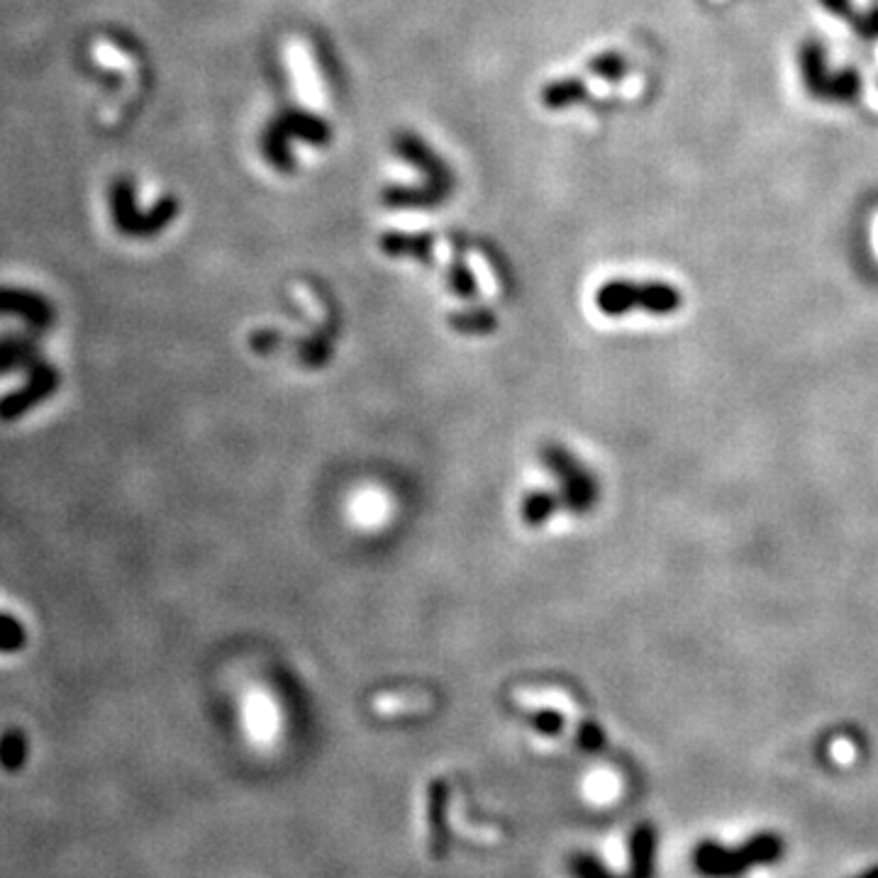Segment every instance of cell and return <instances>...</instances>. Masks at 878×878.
Returning a JSON list of instances; mask_svg holds the SVG:
<instances>
[{
	"label": "cell",
	"mask_w": 878,
	"mask_h": 878,
	"mask_svg": "<svg viewBox=\"0 0 878 878\" xmlns=\"http://www.w3.org/2000/svg\"><path fill=\"white\" fill-rule=\"evenodd\" d=\"M596 305L600 313L618 318L630 310L642 308L652 315H669L681 305V296L676 288L666 283H632V281H613L605 283L598 291Z\"/></svg>",
	"instance_id": "1"
},
{
	"label": "cell",
	"mask_w": 878,
	"mask_h": 878,
	"mask_svg": "<svg viewBox=\"0 0 878 878\" xmlns=\"http://www.w3.org/2000/svg\"><path fill=\"white\" fill-rule=\"evenodd\" d=\"M539 457H542L544 466L552 471L554 479L559 481L561 488L559 498L561 505H566L564 510L583 515L596 505L598 500L596 476H593L591 471H588L586 466L569 452V449L559 447V444H544Z\"/></svg>",
	"instance_id": "2"
},
{
	"label": "cell",
	"mask_w": 878,
	"mask_h": 878,
	"mask_svg": "<svg viewBox=\"0 0 878 878\" xmlns=\"http://www.w3.org/2000/svg\"><path fill=\"white\" fill-rule=\"evenodd\" d=\"M61 383V374L54 366L49 364H35L30 369V381L25 386L18 388V391L8 393L5 398H0V420L3 422H13L22 418V415L30 413L35 405H40L52 396L54 391L59 388Z\"/></svg>",
	"instance_id": "3"
},
{
	"label": "cell",
	"mask_w": 878,
	"mask_h": 878,
	"mask_svg": "<svg viewBox=\"0 0 878 878\" xmlns=\"http://www.w3.org/2000/svg\"><path fill=\"white\" fill-rule=\"evenodd\" d=\"M0 315L25 320L35 330H47L54 322V308L47 298L27 288L0 286Z\"/></svg>",
	"instance_id": "4"
},
{
	"label": "cell",
	"mask_w": 878,
	"mask_h": 878,
	"mask_svg": "<svg viewBox=\"0 0 878 878\" xmlns=\"http://www.w3.org/2000/svg\"><path fill=\"white\" fill-rule=\"evenodd\" d=\"M693 864L708 878H737L752 869L742 849H727L718 842H700L693 854Z\"/></svg>",
	"instance_id": "5"
},
{
	"label": "cell",
	"mask_w": 878,
	"mask_h": 878,
	"mask_svg": "<svg viewBox=\"0 0 878 878\" xmlns=\"http://www.w3.org/2000/svg\"><path fill=\"white\" fill-rule=\"evenodd\" d=\"M108 203H110V218H113V225L118 227L125 237H135L142 213L137 210L135 188H132L130 179H118L113 186H110Z\"/></svg>",
	"instance_id": "6"
},
{
	"label": "cell",
	"mask_w": 878,
	"mask_h": 878,
	"mask_svg": "<svg viewBox=\"0 0 878 878\" xmlns=\"http://www.w3.org/2000/svg\"><path fill=\"white\" fill-rule=\"evenodd\" d=\"M561 508H564V505H561V498L554 496V493L547 491L527 493L520 503V520L525 522L527 527H542L544 522L552 520Z\"/></svg>",
	"instance_id": "7"
},
{
	"label": "cell",
	"mask_w": 878,
	"mask_h": 878,
	"mask_svg": "<svg viewBox=\"0 0 878 878\" xmlns=\"http://www.w3.org/2000/svg\"><path fill=\"white\" fill-rule=\"evenodd\" d=\"M742 854L747 857L749 866H766V864H776L786 852V844L779 835L774 832H761V835L749 837L747 842L742 844Z\"/></svg>",
	"instance_id": "8"
},
{
	"label": "cell",
	"mask_w": 878,
	"mask_h": 878,
	"mask_svg": "<svg viewBox=\"0 0 878 878\" xmlns=\"http://www.w3.org/2000/svg\"><path fill=\"white\" fill-rule=\"evenodd\" d=\"M35 344L22 337H10L0 342V374L18 369V366H35Z\"/></svg>",
	"instance_id": "9"
},
{
	"label": "cell",
	"mask_w": 878,
	"mask_h": 878,
	"mask_svg": "<svg viewBox=\"0 0 878 878\" xmlns=\"http://www.w3.org/2000/svg\"><path fill=\"white\" fill-rule=\"evenodd\" d=\"M27 635L22 622H18L13 615L0 613V654H15L25 647Z\"/></svg>",
	"instance_id": "10"
},
{
	"label": "cell",
	"mask_w": 878,
	"mask_h": 878,
	"mask_svg": "<svg viewBox=\"0 0 878 878\" xmlns=\"http://www.w3.org/2000/svg\"><path fill=\"white\" fill-rule=\"evenodd\" d=\"M852 878H878V866H871L869 871H864V874H859V876H852Z\"/></svg>",
	"instance_id": "11"
}]
</instances>
